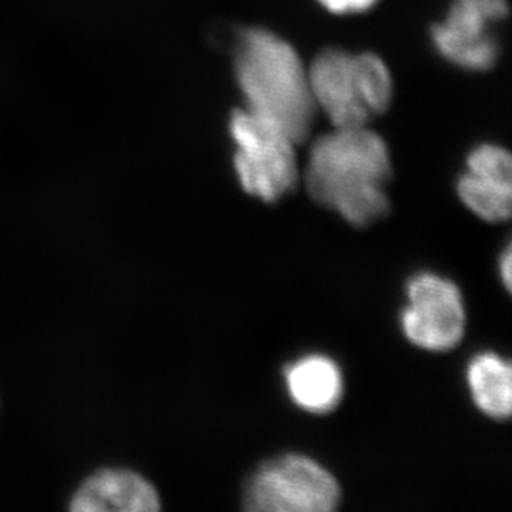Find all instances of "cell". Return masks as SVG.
Masks as SVG:
<instances>
[{
    "mask_svg": "<svg viewBox=\"0 0 512 512\" xmlns=\"http://www.w3.org/2000/svg\"><path fill=\"white\" fill-rule=\"evenodd\" d=\"M390 178L387 145L367 126L335 128L320 136L305 166L310 198L355 228H367L388 213Z\"/></svg>",
    "mask_w": 512,
    "mask_h": 512,
    "instance_id": "6da1fadb",
    "label": "cell"
},
{
    "mask_svg": "<svg viewBox=\"0 0 512 512\" xmlns=\"http://www.w3.org/2000/svg\"><path fill=\"white\" fill-rule=\"evenodd\" d=\"M234 68L247 110L281 128L295 145L314 123L309 72L285 40L264 29L242 30L234 49Z\"/></svg>",
    "mask_w": 512,
    "mask_h": 512,
    "instance_id": "7a4b0ae2",
    "label": "cell"
},
{
    "mask_svg": "<svg viewBox=\"0 0 512 512\" xmlns=\"http://www.w3.org/2000/svg\"><path fill=\"white\" fill-rule=\"evenodd\" d=\"M309 82L315 107L334 128L367 126L392 103V75L377 55L325 50L309 68Z\"/></svg>",
    "mask_w": 512,
    "mask_h": 512,
    "instance_id": "3957f363",
    "label": "cell"
},
{
    "mask_svg": "<svg viewBox=\"0 0 512 512\" xmlns=\"http://www.w3.org/2000/svg\"><path fill=\"white\" fill-rule=\"evenodd\" d=\"M229 133L236 145L234 168L247 194L274 203L292 189L297 181L295 143L281 128L246 108L232 113Z\"/></svg>",
    "mask_w": 512,
    "mask_h": 512,
    "instance_id": "277c9868",
    "label": "cell"
},
{
    "mask_svg": "<svg viewBox=\"0 0 512 512\" xmlns=\"http://www.w3.org/2000/svg\"><path fill=\"white\" fill-rule=\"evenodd\" d=\"M340 496L337 479L322 464L285 455L252 474L242 499L252 512H330L339 506Z\"/></svg>",
    "mask_w": 512,
    "mask_h": 512,
    "instance_id": "5b68a950",
    "label": "cell"
},
{
    "mask_svg": "<svg viewBox=\"0 0 512 512\" xmlns=\"http://www.w3.org/2000/svg\"><path fill=\"white\" fill-rule=\"evenodd\" d=\"M400 325L406 339L428 352H448L463 340L466 310L458 285L431 272L411 277Z\"/></svg>",
    "mask_w": 512,
    "mask_h": 512,
    "instance_id": "8992f818",
    "label": "cell"
},
{
    "mask_svg": "<svg viewBox=\"0 0 512 512\" xmlns=\"http://www.w3.org/2000/svg\"><path fill=\"white\" fill-rule=\"evenodd\" d=\"M508 0H455L433 27V42L446 60L466 70H488L498 60L494 27L508 17Z\"/></svg>",
    "mask_w": 512,
    "mask_h": 512,
    "instance_id": "52a82bcc",
    "label": "cell"
},
{
    "mask_svg": "<svg viewBox=\"0 0 512 512\" xmlns=\"http://www.w3.org/2000/svg\"><path fill=\"white\" fill-rule=\"evenodd\" d=\"M160 508L155 486L128 469L97 471L70 501V509L77 512H153Z\"/></svg>",
    "mask_w": 512,
    "mask_h": 512,
    "instance_id": "ba28073f",
    "label": "cell"
},
{
    "mask_svg": "<svg viewBox=\"0 0 512 512\" xmlns=\"http://www.w3.org/2000/svg\"><path fill=\"white\" fill-rule=\"evenodd\" d=\"M285 387L290 400L299 408L324 415L342 400V372L332 358L307 355L285 368Z\"/></svg>",
    "mask_w": 512,
    "mask_h": 512,
    "instance_id": "9c48e42d",
    "label": "cell"
},
{
    "mask_svg": "<svg viewBox=\"0 0 512 512\" xmlns=\"http://www.w3.org/2000/svg\"><path fill=\"white\" fill-rule=\"evenodd\" d=\"M474 405L493 420H508L512 410L511 363L498 353H479L466 372Z\"/></svg>",
    "mask_w": 512,
    "mask_h": 512,
    "instance_id": "30bf717a",
    "label": "cell"
},
{
    "mask_svg": "<svg viewBox=\"0 0 512 512\" xmlns=\"http://www.w3.org/2000/svg\"><path fill=\"white\" fill-rule=\"evenodd\" d=\"M458 194L483 221L503 223L511 218L512 179L466 171L459 178Z\"/></svg>",
    "mask_w": 512,
    "mask_h": 512,
    "instance_id": "8fae6325",
    "label": "cell"
},
{
    "mask_svg": "<svg viewBox=\"0 0 512 512\" xmlns=\"http://www.w3.org/2000/svg\"><path fill=\"white\" fill-rule=\"evenodd\" d=\"M325 9L334 12V14H355V12H365L372 9L377 4V0H319Z\"/></svg>",
    "mask_w": 512,
    "mask_h": 512,
    "instance_id": "7c38bea8",
    "label": "cell"
},
{
    "mask_svg": "<svg viewBox=\"0 0 512 512\" xmlns=\"http://www.w3.org/2000/svg\"><path fill=\"white\" fill-rule=\"evenodd\" d=\"M512 264V256H511V247H506V251L503 252V256H501V264H499V272H501V277H503L504 287L506 289H511V269Z\"/></svg>",
    "mask_w": 512,
    "mask_h": 512,
    "instance_id": "4fadbf2b",
    "label": "cell"
}]
</instances>
